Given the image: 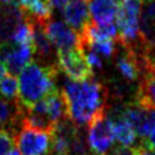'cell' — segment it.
<instances>
[{"mask_svg":"<svg viewBox=\"0 0 155 155\" xmlns=\"http://www.w3.org/2000/svg\"><path fill=\"white\" fill-rule=\"evenodd\" d=\"M135 155H155V151L149 150V149L143 147L142 145H138V146H136V153H135Z\"/></svg>","mask_w":155,"mask_h":155,"instance_id":"obj_24","label":"cell"},{"mask_svg":"<svg viewBox=\"0 0 155 155\" xmlns=\"http://www.w3.org/2000/svg\"><path fill=\"white\" fill-rule=\"evenodd\" d=\"M118 9L117 0H88V12L92 23L99 27L115 25Z\"/></svg>","mask_w":155,"mask_h":155,"instance_id":"obj_14","label":"cell"},{"mask_svg":"<svg viewBox=\"0 0 155 155\" xmlns=\"http://www.w3.org/2000/svg\"><path fill=\"white\" fill-rule=\"evenodd\" d=\"M34 54V45L15 46L12 42H5L0 46V58L7 71L13 76L21 73L31 63Z\"/></svg>","mask_w":155,"mask_h":155,"instance_id":"obj_7","label":"cell"},{"mask_svg":"<svg viewBox=\"0 0 155 155\" xmlns=\"http://www.w3.org/2000/svg\"><path fill=\"white\" fill-rule=\"evenodd\" d=\"M85 54H86V59L90 67L94 69V68H101L103 67V60H101V57L97 55L96 53H94L91 50H84Z\"/></svg>","mask_w":155,"mask_h":155,"instance_id":"obj_21","label":"cell"},{"mask_svg":"<svg viewBox=\"0 0 155 155\" xmlns=\"http://www.w3.org/2000/svg\"><path fill=\"white\" fill-rule=\"evenodd\" d=\"M0 2H2L3 4H8V3H12L13 0H0Z\"/></svg>","mask_w":155,"mask_h":155,"instance_id":"obj_26","label":"cell"},{"mask_svg":"<svg viewBox=\"0 0 155 155\" xmlns=\"http://www.w3.org/2000/svg\"><path fill=\"white\" fill-rule=\"evenodd\" d=\"M19 8L26 14L34 15L37 18H49L51 9L48 4V0H14Z\"/></svg>","mask_w":155,"mask_h":155,"instance_id":"obj_16","label":"cell"},{"mask_svg":"<svg viewBox=\"0 0 155 155\" xmlns=\"http://www.w3.org/2000/svg\"><path fill=\"white\" fill-rule=\"evenodd\" d=\"M25 113L26 108L19 100H8L0 95V130L15 135L22 127Z\"/></svg>","mask_w":155,"mask_h":155,"instance_id":"obj_9","label":"cell"},{"mask_svg":"<svg viewBox=\"0 0 155 155\" xmlns=\"http://www.w3.org/2000/svg\"><path fill=\"white\" fill-rule=\"evenodd\" d=\"M63 17L68 27L80 36L90 23L88 0H69L63 9Z\"/></svg>","mask_w":155,"mask_h":155,"instance_id":"obj_13","label":"cell"},{"mask_svg":"<svg viewBox=\"0 0 155 155\" xmlns=\"http://www.w3.org/2000/svg\"><path fill=\"white\" fill-rule=\"evenodd\" d=\"M53 135L22 126L14 135V142L22 155H45L51 149Z\"/></svg>","mask_w":155,"mask_h":155,"instance_id":"obj_6","label":"cell"},{"mask_svg":"<svg viewBox=\"0 0 155 155\" xmlns=\"http://www.w3.org/2000/svg\"><path fill=\"white\" fill-rule=\"evenodd\" d=\"M14 145V135L9 132L0 130V155L7 154L13 149Z\"/></svg>","mask_w":155,"mask_h":155,"instance_id":"obj_20","label":"cell"},{"mask_svg":"<svg viewBox=\"0 0 155 155\" xmlns=\"http://www.w3.org/2000/svg\"><path fill=\"white\" fill-rule=\"evenodd\" d=\"M63 94L68 118L80 128L105 112L107 88L94 78L86 81L68 80L64 84Z\"/></svg>","mask_w":155,"mask_h":155,"instance_id":"obj_1","label":"cell"},{"mask_svg":"<svg viewBox=\"0 0 155 155\" xmlns=\"http://www.w3.org/2000/svg\"><path fill=\"white\" fill-rule=\"evenodd\" d=\"M82 50H91L94 53H96L100 57L110 58L115 53V42L114 40L109 41H97V42H90L88 45H86Z\"/></svg>","mask_w":155,"mask_h":155,"instance_id":"obj_19","label":"cell"},{"mask_svg":"<svg viewBox=\"0 0 155 155\" xmlns=\"http://www.w3.org/2000/svg\"><path fill=\"white\" fill-rule=\"evenodd\" d=\"M141 145L143 147L149 149V150L155 151V126L153 127V130L150 131V134L147 135V137L141 142Z\"/></svg>","mask_w":155,"mask_h":155,"instance_id":"obj_22","label":"cell"},{"mask_svg":"<svg viewBox=\"0 0 155 155\" xmlns=\"http://www.w3.org/2000/svg\"><path fill=\"white\" fill-rule=\"evenodd\" d=\"M4 155H22L19 151H18V149H12V150H10V151H8L7 154H4Z\"/></svg>","mask_w":155,"mask_h":155,"instance_id":"obj_25","label":"cell"},{"mask_svg":"<svg viewBox=\"0 0 155 155\" xmlns=\"http://www.w3.org/2000/svg\"><path fill=\"white\" fill-rule=\"evenodd\" d=\"M28 109H34L36 112L46 115L55 126L63 119L68 118L67 103H65L64 94L63 91H59L57 88L51 94H49L45 99H42L41 101L36 103L34 107H31Z\"/></svg>","mask_w":155,"mask_h":155,"instance_id":"obj_10","label":"cell"},{"mask_svg":"<svg viewBox=\"0 0 155 155\" xmlns=\"http://www.w3.org/2000/svg\"><path fill=\"white\" fill-rule=\"evenodd\" d=\"M58 67L31 62L19 74V101L28 109L55 90Z\"/></svg>","mask_w":155,"mask_h":155,"instance_id":"obj_2","label":"cell"},{"mask_svg":"<svg viewBox=\"0 0 155 155\" xmlns=\"http://www.w3.org/2000/svg\"><path fill=\"white\" fill-rule=\"evenodd\" d=\"M69 0H48V4L51 10H63Z\"/></svg>","mask_w":155,"mask_h":155,"instance_id":"obj_23","label":"cell"},{"mask_svg":"<svg viewBox=\"0 0 155 155\" xmlns=\"http://www.w3.org/2000/svg\"><path fill=\"white\" fill-rule=\"evenodd\" d=\"M57 64L72 81H86L92 78V68L90 67L85 51L80 48L67 51H57Z\"/></svg>","mask_w":155,"mask_h":155,"instance_id":"obj_5","label":"cell"},{"mask_svg":"<svg viewBox=\"0 0 155 155\" xmlns=\"http://www.w3.org/2000/svg\"><path fill=\"white\" fill-rule=\"evenodd\" d=\"M140 2V0H138ZM141 2H146V3H149V2H153V0H141Z\"/></svg>","mask_w":155,"mask_h":155,"instance_id":"obj_27","label":"cell"},{"mask_svg":"<svg viewBox=\"0 0 155 155\" xmlns=\"http://www.w3.org/2000/svg\"><path fill=\"white\" fill-rule=\"evenodd\" d=\"M115 141L112 119L107 112L101 113L88 123L87 145L92 155H108Z\"/></svg>","mask_w":155,"mask_h":155,"instance_id":"obj_4","label":"cell"},{"mask_svg":"<svg viewBox=\"0 0 155 155\" xmlns=\"http://www.w3.org/2000/svg\"><path fill=\"white\" fill-rule=\"evenodd\" d=\"M15 46L21 45H34V32L28 22H23L22 25L18 26V28L14 31L10 41Z\"/></svg>","mask_w":155,"mask_h":155,"instance_id":"obj_18","label":"cell"},{"mask_svg":"<svg viewBox=\"0 0 155 155\" xmlns=\"http://www.w3.org/2000/svg\"><path fill=\"white\" fill-rule=\"evenodd\" d=\"M113 124V132L115 141L119 142L120 146L124 147H136V142L138 140V136L136 134L135 128L124 117L123 112L117 113L114 117L110 118Z\"/></svg>","mask_w":155,"mask_h":155,"instance_id":"obj_15","label":"cell"},{"mask_svg":"<svg viewBox=\"0 0 155 155\" xmlns=\"http://www.w3.org/2000/svg\"><path fill=\"white\" fill-rule=\"evenodd\" d=\"M143 77L137 91V104L147 109H155V60L143 55Z\"/></svg>","mask_w":155,"mask_h":155,"instance_id":"obj_11","label":"cell"},{"mask_svg":"<svg viewBox=\"0 0 155 155\" xmlns=\"http://www.w3.org/2000/svg\"><path fill=\"white\" fill-rule=\"evenodd\" d=\"M0 95L8 100H19V81L15 76L10 73L4 76L0 81Z\"/></svg>","mask_w":155,"mask_h":155,"instance_id":"obj_17","label":"cell"},{"mask_svg":"<svg viewBox=\"0 0 155 155\" xmlns=\"http://www.w3.org/2000/svg\"><path fill=\"white\" fill-rule=\"evenodd\" d=\"M141 5L138 0H120L117 28L119 32V41L124 49H135L145 45L140 31Z\"/></svg>","mask_w":155,"mask_h":155,"instance_id":"obj_3","label":"cell"},{"mask_svg":"<svg viewBox=\"0 0 155 155\" xmlns=\"http://www.w3.org/2000/svg\"><path fill=\"white\" fill-rule=\"evenodd\" d=\"M45 32L58 51H67L78 48V35L65 23L53 18L45 19Z\"/></svg>","mask_w":155,"mask_h":155,"instance_id":"obj_8","label":"cell"},{"mask_svg":"<svg viewBox=\"0 0 155 155\" xmlns=\"http://www.w3.org/2000/svg\"><path fill=\"white\" fill-rule=\"evenodd\" d=\"M25 22V12L13 0L0 7V42H10L14 31Z\"/></svg>","mask_w":155,"mask_h":155,"instance_id":"obj_12","label":"cell"}]
</instances>
